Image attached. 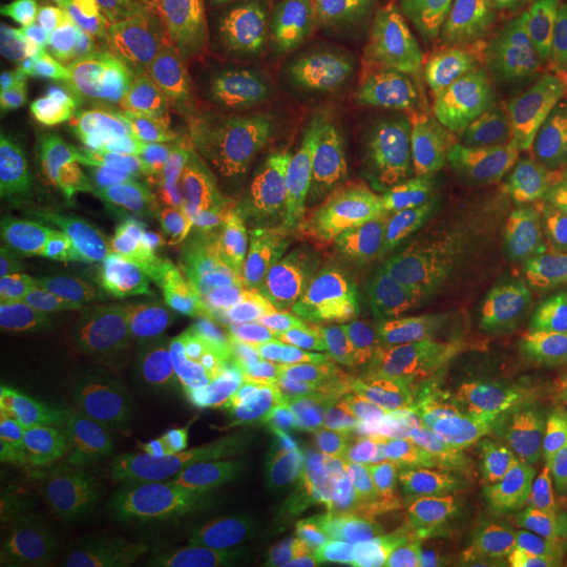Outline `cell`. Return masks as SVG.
I'll use <instances>...</instances> for the list:
<instances>
[{"instance_id":"1","label":"cell","mask_w":567,"mask_h":567,"mask_svg":"<svg viewBox=\"0 0 567 567\" xmlns=\"http://www.w3.org/2000/svg\"><path fill=\"white\" fill-rule=\"evenodd\" d=\"M347 452L410 515L567 526V268L530 243L379 295L337 331Z\"/></svg>"},{"instance_id":"2","label":"cell","mask_w":567,"mask_h":567,"mask_svg":"<svg viewBox=\"0 0 567 567\" xmlns=\"http://www.w3.org/2000/svg\"><path fill=\"white\" fill-rule=\"evenodd\" d=\"M316 48L389 137L530 221L557 116L509 63L478 0H352Z\"/></svg>"},{"instance_id":"3","label":"cell","mask_w":567,"mask_h":567,"mask_svg":"<svg viewBox=\"0 0 567 567\" xmlns=\"http://www.w3.org/2000/svg\"><path fill=\"white\" fill-rule=\"evenodd\" d=\"M394 137L347 80L310 122L247 174V210L231 243L243 264L300 310L358 316L379 289Z\"/></svg>"},{"instance_id":"4","label":"cell","mask_w":567,"mask_h":567,"mask_svg":"<svg viewBox=\"0 0 567 567\" xmlns=\"http://www.w3.org/2000/svg\"><path fill=\"white\" fill-rule=\"evenodd\" d=\"M0 184V247L6 274L21 289L95 316L137 284V189L105 163L95 142H69L6 116Z\"/></svg>"},{"instance_id":"5","label":"cell","mask_w":567,"mask_h":567,"mask_svg":"<svg viewBox=\"0 0 567 567\" xmlns=\"http://www.w3.org/2000/svg\"><path fill=\"white\" fill-rule=\"evenodd\" d=\"M158 384L342 410L352 394V363L342 337L310 326L300 305L226 252L184 295Z\"/></svg>"},{"instance_id":"6","label":"cell","mask_w":567,"mask_h":567,"mask_svg":"<svg viewBox=\"0 0 567 567\" xmlns=\"http://www.w3.org/2000/svg\"><path fill=\"white\" fill-rule=\"evenodd\" d=\"M189 48L195 38L184 32L179 0H69L38 21L6 27L0 63L111 132H132L174 111Z\"/></svg>"},{"instance_id":"7","label":"cell","mask_w":567,"mask_h":567,"mask_svg":"<svg viewBox=\"0 0 567 567\" xmlns=\"http://www.w3.org/2000/svg\"><path fill=\"white\" fill-rule=\"evenodd\" d=\"M337 84H342L337 63L300 32L216 27L189 48L184 111L231 158L252 168L284 137H295L337 95Z\"/></svg>"},{"instance_id":"8","label":"cell","mask_w":567,"mask_h":567,"mask_svg":"<svg viewBox=\"0 0 567 567\" xmlns=\"http://www.w3.org/2000/svg\"><path fill=\"white\" fill-rule=\"evenodd\" d=\"M137 488L132 405L84 410L27 457L0 463V530L11 557L69 551L122 526Z\"/></svg>"},{"instance_id":"9","label":"cell","mask_w":567,"mask_h":567,"mask_svg":"<svg viewBox=\"0 0 567 567\" xmlns=\"http://www.w3.org/2000/svg\"><path fill=\"white\" fill-rule=\"evenodd\" d=\"M147 542L158 567H373L368 542L243 478L205 484L158 509Z\"/></svg>"},{"instance_id":"10","label":"cell","mask_w":567,"mask_h":567,"mask_svg":"<svg viewBox=\"0 0 567 567\" xmlns=\"http://www.w3.org/2000/svg\"><path fill=\"white\" fill-rule=\"evenodd\" d=\"M494 247H509V237L488 231L484 195L467 179H457L452 168L394 142L384 216H379V289H373V300L410 289V284L442 279V274L484 258Z\"/></svg>"},{"instance_id":"11","label":"cell","mask_w":567,"mask_h":567,"mask_svg":"<svg viewBox=\"0 0 567 567\" xmlns=\"http://www.w3.org/2000/svg\"><path fill=\"white\" fill-rule=\"evenodd\" d=\"M95 147L126 184L158 195L163 205L184 210L205 231L226 237V231L243 226L247 174L252 168L243 158H231L205 126L179 122V116H158V122L132 126V132H111Z\"/></svg>"},{"instance_id":"12","label":"cell","mask_w":567,"mask_h":567,"mask_svg":"<svg viewBox=\"0 0 567 567\" xmlns=\"http://www.w3.org/2000/svg\"><path fill=\"white\" fill-rule=\"evenodd\" d=\"M231 478L268 488L274 499L305 509V515H321V520H331L337 530L358 536L368 547L400 520V505L368 473L342 467L326 446L289 436V431H268V425L243 436L237 457H231Z\"/></svg>"},{"instance_id":"13","label":"cell","mask_w":567,"mask_h":567,"mask_svg":"<svg viewBox=\"0 0 567 567\" xmlns=\"http://www.w3.org/2000/svg\"><path fill=\"white\" fill-rule=\"evenodd\" d=\"M84 415V384H80V352H38L6 363L0 379V463L27 457L42 442H53L59 431Z\"/></svg>"},{"instance_id":"14","label":"cell","mask_w":567,"mask_h":567,"mask_svg":"<svg viewBox=\"0 0 567 567\" xmlns=\"http://www.w3.org/2000/svg\"><path fill=\"white\" fill-rule=\"evenodd\" d=\"M200 279H189V284H132V289L116 295L105 310H95V326H90V342L84 347H95L101 358L122 363L132 379H158L163 347H168L174 321H179V305Z\"/></svg>"},{"instance_id":"15","label":"cell","mask_w":567,"mask_h":567,"mask_svg":"<svg viewBox=\"0 0 567 567\" xmlns=\"http://www.w3.org/2000/svg\"><path fill=\"white\" fill-rule=\"evenodd\" d=\"M478 11L551 116H567V0H478Z\"/></svg>"},{"instance_id":"16","label":"cell","mask_w":567,"mask_h":567,"mask_svg":"<svg viewBox=\"0 0 567 567\" xmlns=\"http://www.w3.org/2000/svg\"><path fill=\"white\" fill-rule=\"evenodd\" d=\"M373 567H567V542H457V547L400 551Z\"/></svg>"},{"instance_id":"17","label":"cell","mask_w":567,"mask_h":567,"mask_svg":"<svg viewBox=\"0 0 567 567\" xmlns=\"http://www.w3.org/2000/svg\"><path fill=\"white\" fill-rule=\"evenodd\" d=\"M530 231H536V247L567 268V116L551 122L547 147H542L536 195H530Z\"/></svg>"},{"instance_id":"18","label":"cell","mask_w":567,"mask_h":567,"mask_svg":"<svg viewBox=\"0 0 567 567\" xmlns=\"http://www.w3.org/2000/svg\"><path fill=\"white\" fill-rule=\"evenodd\" d=\"M258 6H268V11H279L284 21H289V32H300V38L321 42L337 21L347 17V6L352 0H258Z\"/></svg>"}]
</instances>
